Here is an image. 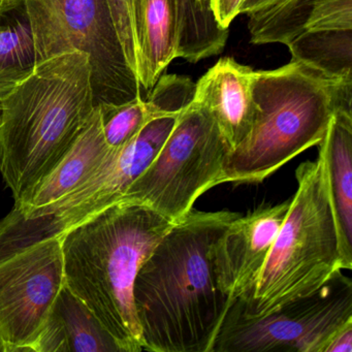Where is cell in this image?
<instances>
[{
	"label": "cell",
	"mask_w": 352,
	"mask_h": 352,
	"mask_svg": "<svg viewBox=\"0 0 352 352\" xmlns=\"http://www.w3.org/2000/svg\"><path fill=\"white\" fill-rule=\"evenodd\" d=\"M117 34L129 69L139 82L141 48L135 18V0H108Z\"/></svg>",
	"instance_id": "cell-20"
},
{
	"label": "cell",
	"mask_w": 352,
	"mask_h": 352,
	"mask_svg": "<svg viewBox=\"0 0 352 352\" xmlns=\"http://www.w3.org/2000/svg\"><path fill=\"white\" fill-rule=\"evenodd\" d=\"M298 189L261 276L249 296L239 298L258 316L316 292L342 270L339 234L322 160L300 164Z\"/></svg>",
	"instance_id": "cell-5"
},
{
	"label": "cell",
	"mask_w": 352,
	"mask_h": 352,
	"mask_svg": "<svg viewBox=\"0 0 352 352\" xmlns=\"http://www.w3.org/2000/svg\"><path fill=\"white\" fill-rule=\"evenodd\" d=\"M322 352H352V320L344 323L331 333Z\"/></svg>",
	"instance_id": "cell-23"
},
{
	"label": "cell",
	"mask_w": 352,
	"mask_h": 352,
	"mask_svg": "<svg viewBox=\"0 0 352 352\" xmlns=\"http://www.w3.org/2000/svg\"><path fill=\"white\" fill-rule=\"evenodd\" d=\"M240 214L191 210L140 267L133 302L144 350L211 352L232 302L218 286L211 249Z\"/></svg>",
	"instance_id": "cell-1"
},
{
	"label": "cell",
	"mask_w": 352,
	"mask_h": 352,
	"mask_svg": "<svg viewBox=\"0 0 352 352\" xmlns=\"http://www.w3.org/2000/svg\"><path fill=\"white\" fill-rule=\"evenodd\" d=\"M0 1H1L3 14L15 9L18 6L22 5V0H0Z\"/></svg>",
	"instance_id": "cell-24"
},
{
	"label": "cell",
	"mask_w": 352,
	"mask_h": 352,
	"mask_svg": "<svg viewBox=\"0 0 352 352\" xmlns=\"http://www.w3.org/2000/svg\"><path fill=\"white\" fill-rule=\"evenodd\" d=\"M36 61L34 36L28 22L0 25V72L30 69Z\"/></svg>",
	"instance_id": "cell-19"
},
{
	"label": "cell",
	"mask_w": 352,
	"mask_h": 352,
	"mask_svg": "<svg viewBox=\"0 0 352 352\" xmlns=\"http://www.w3.org/2000/svg\"><path fill=\"white\" fill-rule=\"evenodd\" d=\"M321 30H352V0H317L302 32Z\"/></svg>",
	"instance_id": "cell-21"
},
{
	"label": "cell",
	"mask_w": 352,
	"mask_h": 352,
	"mask_svg": "<svg viewBox=\"0 0 352 352\" xmlns=\"http://www.w3.org/2000/svg\"><path fill=\"white\" fill-rule=\"evenodd\" d=\"M141 48L139 84L147 98L168 65L178 58V30L173 0H135Z\"/></svg>",
	"instance_id": "cell-16"
},
{
	"label": "cell",
	"mask_w": 352,
	"mask_h": 352,
	"mask_svg": "<svg viewBox=\"0 0 352 352\" xmlns=\"http://www.w3.org/2000/svg\"><path fill=\"white\" fill-rule=\"evenodd\" d=\"M96 102L87 53L36 61L0 98V174L19 201L65 155Z\"/></svg>",
	"instance_id": "cell-2"
},
{
	"label": "cell",
	"mask_w": 352,
	"mask_h": 352,
	"mask_svg": "<svg viewBox=\"0 0 352 352\" xmlns=\"http://www.w3.org/2000/svg\"><path fill=\"white\" fill-rule=\"evenodd\" d=\"M65 285L60 236L0 261V333L7 352L32 346Z\"/></svg>",
	"instance_id": "cell-10"
},
{
	"label": "cell",
	"mask_w": 352,
	"mask_h": 352,
	"mask_svg": "<svg viewBox=\"0 0 352 352\" xmlns=\"http://www.w3.org/2000/svg\"><path fill=\"white\" fill-rule=\"evenodd\" d=\"M292 199L232 220L214 242L212 263L218 286L234 302L254 288L283 224Z\"/></svg>",
	"instance_id": "cell-11"
},
{
	"label": "cell",
	"mask_w": 352,
	"mask_h": 352,
	"mask_svg": "<svg viewBox=\"0 0 352 352\" xmlns=\"http://www.w3.org/2000/svg\"><path fill=\"white\" fill-rule=\"evenodd\" d=\"M254 122L226 155L223 183H259L324 137L336 111L352 112V81L298 61L254 71Z\"/></svg>",
	"instance_id": "cell-4"
},
{
	"label": "cell",
	"mask_w": 352,
	"mask_h": 352,
	"mask_svg": "<svg viewBox=\"0 0 352 352\" xmlns=\"http://www.w3.org/2000/svg\"><path fill=\"white\" fill-rule=\"evenodd\" d=\"M318 145L339 234L342 270H351L352 112L336 111Z\"/></svg>",
	"instance_id": "cell-14"
},
{
	"label": "cell",
	"mask_w": 352,
	"mask_h": 352,
	"mask_svg": "<svg viewBox=\"0 0 352 352\" xmlns=\"http://www.w3.org/2000/svg\"><path fill=\"white\" fill-rule=\"evenodd\" d=\"M0 352H7V347H6L5 341L1 337V333H0Z\"/></svg>",
	"instance_id": "cell-25"
},
{
	"label": "cell",
	"mask_w": 352,
	"mask_h": 352,
	"mask_svg": "<svg viewBox=\"0 0 352 352\" xmlns=\"http://www.w3.org/2000/svg\"><path fill=\"white\" fill-rule=\"evenodd\" d=\"M34 352H123L94 313L63 285L32 346Z\"/></svg>",
	"instance_id": "cell-15"
},
{
	"label": "cell",
	"mask_w": 352,
	"mask_h": 352,
	"mask_svg": "<svg viewBox=\"0 0 352 352\" xmlns=\"http://www.w3.org/2000/svg\"><path fill=\"white\" fill-rule=\"evenodd\" d=\"M254 71L232 57L219 59L195 84L193 100L205 107L232 151L248 135L256 115Z\"/></svg>",
	"instance_id": "cell-12"
},
{
	"label": "cell",
	"mask_w": 352,
	"mask_h": 352,
	"mask_svg": "<svg viewBox=\"0 0 352 352\" xmlns=\"http://www.w3.org/2000/svg\"><path fill=\"white\" fill-rule=\"evenodd\" d=\"M0 124H1V106H0Z\"/></svg>",
	"instance_id": "cell-27"
},
{
	"label": "cell",
	"mask_w": 352,
	"mask_h": 352,
	"mask_svg": "<svg viewBox=\"0 0 352 352\" xmlns=\"http://www.w3.org/2000/svg\"><path fill=\"white\" fill-rule=\"evenodd\" d=\"M174 224L146 206L121 201L60 236L65 285L87 305L123 352L144 350L133 284Z\"/></svg>",
	"instance_id": "cell-3"
},
{
	"label": "cell",
	"mask_w": 352,
	"mask_h": 352,
	"mask_svg": "<svg viewBox=\"0 0 352 352\" xmlns=\"http://www.w3.org/2000/svg\"><path fill=\"white\" fill-rule=\"evenodd\" d=\"M246 0H209V7L216 23L222 30H230V24L241 15Z\"/></svg>",
	"instance_id": "cell-22"
},
{
	"label": "cell",
	"mask_w": 352,
	"mask_h": 352,
	"mask_svg": "<svg viewBox=\"0 0 352 352\" xmlns=\"http://www.w3.org/2000/svg\"><path fill=\"white\" fill-rule=\"evenodd\" d=\"M114 151L117 150H111L104 141L100 107L96 104L69 151L42 181L16 201L13 210L40 209L63 199L89 180Z\"/></svg>",
	"instance_id": "cell-13"
},
{
	"label": "cell",
	"mask_w": 352,
	"mask_h": 352,
	"mask_svg": "<svg viewBox=\"0 0 352 352\" xmlns=\"http://www.w3.org/2000/svg\"><path fill=\"white\" fill-rule=\"evenodd\" d=\"M178 116L166 114L150 121L129 145L114 151L89 180L63 199L40 209L12 210L0 221V261L36 243L60 236L121 201L157 155Z\"/></svg>",
	"instance_id": "cell-6"
},
{
	"label": "cell",
	"mask_w": 352,
	"mask_h": 352,
	"mask_svg": "<svg viewBox=\"0 0 352 352\" xmlns=\"http://www.w3.org/2000/svg\"><path fill=\"white\" fill-rule=\"evenodd\" d=\"M178 30V58L190 63L219 55L230 36L214 19L209 0H173Z\"/></svg>",
	"instance_id": "cell-17"
},
{
	"label": "cell",
	"mask_w": 352,
	"mask_h": 352,
	"mask_svg": "<svg viewBox=\"0 0 352 352\" xmlns=\"http://www.w3.org/2000/svg\"><path fill=\"white\" fill-rule=\"evenodd\" d=\"M22 5L36 61L81 51L90 57L98 104H122L143 96L125 59L108 0H22Z\"/></svg>",
	"instance_id": "cell-8"
},
{
	"label": "cell",
	"mask_w": 352,
	"mask_h": 352,
	"mask_svg": "<svg viewBox=\"0 0 352 352\" xmlns=\"http://www.w3.org/2000/svg\"><path fill=\"white\" fill-rule=\"evenodd\" d=\"M230 147L209 111L185 107L160 152L121 201L141 204L178 222L206 191L223 183Z\"/></svg>",
	"instance_id": "cell-7"
},
{
	"label": "cell",
	"mask_w": 352,
	"mask_h": 352,
	"mask_svg": "<svg viewBox=\"0 0 352 352\" xmlns=\"http://www.w3.org/2000/svg\"><path fill=\"white\" fill-rule=\"evenodd\" d=\"M352 320V281L336 272L316 292L258 316L239 298L224 315L211 352H322L331 333Z\"/></svg>",
	"instance_id": "cell-9"
},
{
	"label": "cell",
	"mask_w": 352,
	"mask_h": 352,
	"mask_svg": "<svg viewBox=\"0 0 352 352\" xmlns=\"http://www.w3.org/2000/svg\"><path fill=\"white\" fill-rule=\"evenodd\" d=\"M3 8H1V1H0V15H3Z\"/></svg>",
	"instance_id": "cell-26"
},
{
	"label": "cell",
	"mask_w": 352,
	"mask_h": 352,
	"mask_svg": "<svg viewBox=\"0 0 352 352\" xmlns=\"http://www.w3.org/2000/svg\"><path fill=\"white\" fill-rule=\"evenodd\" d=\"M286 46L292 60L331 79L352 81V30L302 32Z\"/></svg>",
	"instance_id": "cell-18"
}]
</instances>
